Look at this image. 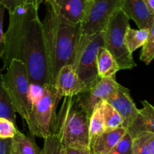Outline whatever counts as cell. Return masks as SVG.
Wrapping results in <instances>:
<instances>
[{
	"instance_id": "cell-23",
	"label": "cell",
	"mask_w": 154,
	"mask_h": 154,
	"mask_svg": "<svg viewBox=\"0 0 154 154\" xmlns=\"http://www.w3.org/2000/svg\"><path fill=\"white\" fill-rule=\"evenodd\" d=\"M140 54V60L149 65L154 57V24L149 29V35L147 41L143 45Z\"/></svg>"
},
{
	"instance_id": "cell-27",
	"label": "cell",
	"mask_w": 154,
	"mask_h": 154,
	"mask_svg": "<svg viewBox=\"0 0 154 154\" xmlns=\"http://www.w3.org/2000/svg\"><path fill=\"white\" fill-rule=\"evenodd\" d=\"M45 0H0V5L8 11V13L13 11L17 6L23 4H35L38 6H40Z\"/></svg>"
},
{
	"instance_id": "cell-3",
	"label": "cell",
	"mask_w": 154,
	"mask_h": 154,
	"mask_svg": "<svg viewBox=\"0 0 154 154\" xmlns=\"http://www.w3.org/2000/svg\"><path fill=\"white\" fill-rule=\"evenodd\" d=\"M90 115L80 103L78 95L65 97L57 115V136L65 147L90 149Z\"/></svg>"
},
{
	"instance_id": "cell-10",
	"label": "cell",
	"mask_w": 154,
	"mask_h": 154,
	"mask_svg": "<svg viewBox=\"0 0 154 154\" xmlns=\"http://www.w3.org/2000/svg\"><path fill=\"white\" fill-rule=\"evenodd\" d=\"M121 116L122 127L127 129L138 115V109L130 95L129 88L120 85L118 88L106 100Z\"/></svg>"
},
{
	"instance_id": "cell-2",
	"label": "cell",
	"mask_w": 154,
	"mask_h": 154,
	"mask_svg": "<svg viewBox=\"0 0 154 154\" xmlns=\"http://www.w3.org/2000/svg\"><path fill=\"white\" fill-rule=\"evenodd\" d=\"M42 21L49 60L51 84L54 85L62 66L72 64L81 36L80 24L69 22L58 14L48 2Z\"/></svg>"
},
{
	"instance_id": "cell-11",
	"label": "cell",
	"mask_w": 154,
	"mask_h": 154,
	"mask_svg": "<svg viewBox=\"0 0 154 154\" xmlns=\"http://www.w3.org/2000/svg\"><path fill=\"white\" fill-rule=\"evenodd\" d=\"M54 86L63 98L78 95L87 90L71 64L62 66L58 71Z\"/></svg>"
},
{
	"instance_id": "cell-18",
	"label": "cell",
	"mask_w": 154,
	"mask_h": 154,
	"mask_svg": "<svg viewBox=\"0 0 154 154\" xmlns=\"http://www.w3.org/2000/svg\"><path fill=\"white\" fill-rule=\"evenodd\" d=\"M132 154H154V133L142 132L132 138Z\"/></svg>"
},
{
	"instance_id": "cell-17",
	"label": "cell",
	"mask_w": 154,
	"mask_h": 154,
	"mask_svg": "<svg viewBox=\"0 0 154 154\" xmlns=\"http://www.w3.org/2000/svg\"><path fill=\"white\" fill-rule=\"evenodd\" d=\"M12 154H43L33 136H27L17 130L11 138Z\"/></svg>"
},
{
	"instance_id": "cell-14",
	"label": "cell",
	"mask_w": 154,
	"mask_h": 154,
	"mask_svg": "<svg viewBox=\"0 0 154 154\" xmlns=\"http://www.w3.org/2000/svg\"><path fill=\"white\" fill-rule=\"evenodd\" d=\"M143 107L138 110V115L126 132L132 138L142 132L154 133V107L146 100L141 101Z\"/></svg>"
},
{
	"instance_id": "cell-30",
	"label": "cell",
	"mask_w": 154,
	"mask_h": 154,
	"mask_svg": "<svg viewBox=\"0 0 154 154\" xmlns=\"http://www.w3.org/2000/svg\"><path fill=\"white\" fill-rule=\"evenodd\" d=\"M64 154H93L90 149H79V148L65 147Z\"/></svg>"
},
{
	"instance_id": "cell-29",
	"label": "cell",
	"mask_w": 154,
	"mask_h": 154,
	"mask_svg": "<svg viewBox=\"0 0 154 154\" xmlns=\"http://www.w3.org/2000/svg\"><path fill=\"white\" fill-rule=\"evenodd\" d=\"M0 154H12L11 153V138H0Z\"/></svg>"
},
{
	"instance_id": "cell-24",
	"label": "cell",
	"mask_w": 154,
	"mask_h": 154,
	"mask_svg": "<svg viewBox=\"0 0 154 154\" xmlns=\"http://www.w3.org/2000/svg\"><path fill=\"white\" fill-rule=\"evenodd\" d=\"M43 154H64L65 146L56 135H51L44 139Z\"/></svg>"
},
{
	"instance_id": "cell-13",
	"label": "cell",
	"mask_w": 154,
	"mask_h": 154,
	"mask_svg": "<svg viewBox=\"0 0 154 154\" xmlns=\"http://www.w3.org/2000/svg\"><path fill=\"white\" fill-rule=\"evenodd\" d=\"M62 18L72 24L81 22L88 2L87 0H45Z\"/></svg>"
},
{
	"instance_id": "cell-22",
	"label": "cell",
	"mask_w": 154,
	"mask_h": 154,
	"mask_svg": "<svg viewBox=\"0 0 154 154\" xmlns=\"http://www.w3.org/2000/svg\"><path fill=\"white\" fill-rule=\"evenodd\" d=\"M102 108L105 131L114 130L122 127L123 120L121 116L112 106L103 101L102 102Z\"/></svg>"
},
{
	"instance_id": "cell-31",
	"label": "cell",
	"mask_w": 154,
	"mask_h": 154,
	"mask_svg": "<svg viewBox=\"0 0 154 154\" xmlns=\"http://www.w3.org/2000/svg\"><path fill=\"white\" fill-rule=\"evenodd\" d=\"M150 11L154 14V0H144Z\"/></svg>"
},
{
	"instance_id": "cell-16",
	"label": "cell",
	"mask_w": 154,
	"mask_h": 154,
	"mask_svg": "<svg viewBox=\"0 0 154 154\" xmlns=\"http://www.w3.org/2000/svg\"><path fill=\"white\" fill-rule=\"evenodd\" d=\"M96 59L97 73L99 78L116 80V74L120 68L114 57L104 46L101 47L98 51Z\"/></svg>"
},
{
	"instance_id": "cell-4",
	"label": "cell",
	"mask_w": 154,
	"mask_h": 154,
	"mask_svg": "<svg viewBox=\"0 0 154 154\" xmlns=\"http://www.w3.org/2000/svg\"><path fill=\"white\" fill-rule=\"evenodd\" d=\"M41 89L26 122L31 135L45 139L55 134L57 106L63 97L53 84L45 85Z\"/></svg>"
},
{
	"instance_id": "cell-8",
	"label": "cell",
	"mask_w": 154,
	"mask_h": 154,
	"mask_svg": "<svg viewBox=\"0 0 154 154\" xmlns=\"http://www.w3.org/2000/svg\"><path fill=\"white\" fill-rule=\"evenodd\" d=\"M122 2L123 0H90L80 23L81 34L90 36L103 32L110 18L120 9Z\"/></svg>"
},
{
	"instance_id": "cell-6",
	"label": "cell",
	"mask_w": 154,
	"mask_h": 154,
	"mask_svg": "<svg viewBox=\"0 0 154 154\" xmlns=\"http://www.w3.org/2000/svg\"><path fill=\"white\" fill-rule=\"evenodd\" d=\"M102 46L103 32L90 36L81 34L72 66L87 90L100 79L97 73L96 58L98 51Z\"/></svg>"
},
{
	"instance_id": "cell-32",
	"label": "cell",
	"mask_w": 154,
	"mask_h": 154,
	"mask_svg": "<svg viewBox=\"0 0 154 154\" xmlns=\"http://www.w3.org/2000/svg\"><path fill=\"white\" fill-rule=\"evenodd\" d=\"M87 1H90V0H87Z\"/></svg>"
},
{
	"instance_id": "cell-12",
	"label": "cell",
	"mask_w": 154,
	"mask_h": 154,
	"mask_svg": "<svg viewBox=\"0 0 154 154\" xmlns=\"http://www.w3.org/2000/svg\"><path fill=\"white\" fill-rule=\"evenodd\" d=\"M120 9L139 29L149 30L154 24V14L150 11L144 0H123Z\"/></svg>"
},
{
	"instance_id": "cell-20",
	"label": "cell",
	"mask_w": 154,
	"mask_h": 154,
	"mask_svg": "<svg viewBox=\"0 0 154 154\" xmlns=\"http://www.w3.org/2000/svg\"><path fill=\"white\" fill-rule=\"evenodd\" d=\"M102 102L98 104L92 112L89 121V138H90V146L92 140L102 134L105 131L104 123L103 114H102Z\"/></svg>"
},
{
	"instance_id": "cell-15",
	"label": "cell",
	"mask_w": 154,
	"mask_h": 154,
	"mask_svg": "<svg viewBox=\"0 0 154 154\" xmlns=\"http://www.w3.org/2000/svg\"><path fill=\"white\" fill-rule=\"evenodd\" d=\"M126 133V128L119 127L114 130L105 131L95 137L90 143L93 154H108Z\"/></svg>"
},
{
	"instance_id": "cell-19",
	"label": "cell",
	"mask_w": 154,
	"mask_h": 154,
	"mask_svg": "<svg viewBox=\"0 0 154 154\" xmlns=\"http://www.w3.org/2000/svg\"><path fill=\"white\" fill-rule=\"evenodd\" d=\"M149 35L148 29L134 30L128 27L125 33V43L131 53L144 45Z\"/></svg>"
},
{
	"instance_id": "cell-21",
	"label": "cell",
	"mask_w": 154,
	"mask_h": 154,
	"mask_svg": "<svg viewBox=\"0 0 154 154\" xmlns=\"http://www.w3.org/2000/svg\"><path fill=\"white\" fill-rule=\"evenodd\" d=\"M2 69H0V117L5 118L16 125V113L3 86Z\"/></svg>"
},
{
	"instance_id": "cell-28",
	"label": "cell",
	"mask_w": 154,
	"mask_h": 154,
	"mask_svg": "<svg viewBox=\"0 0 154 154\" xmlns=\"http://www.w3.org/2000/svg\"><path fill=\"white\" fill-rule=\"evenodd\" d=\"M5 15V8L0 5V58H2L5 48V33L3 32V19Z\"/></svg>"
},
{
	"instance_id": "cell-25",
	"label": "cell",
	"mask_w": 154,
	"mask_h": 154,
	"mask_svg": "<svg viewBox=\"0 0 154 154\" xmlns=\"http://www.w3.org/2000/svg\"><path fill=\"white\" fill-rule=\"evenodd\" d=\"M132 138L127 132L108 154H132Z\"/></svg>"
},
{
	"instance_id": "cell-9",
	"label": "cell",
	"mask_w": 154,
	"mask_h": 154,
	"mask_svg": "<svg viewBox=\"0 0 154 154\" xmlns=\"http://www.w3.org/2000/svg\"><path fill=\"white\" fill-rule=\"evenodd\" d=\"M117 80L100 79L93 87L78 95L81 105L91 115L93 109L102 101H106L120 86Z\"/></svg>"
},
{
	"instance_id": "cell-26",
	"label": "cell",
	"mask_w": 154,
	"mask_h": 154,
	"mask_svg": "<svg viewBox=\"0 0 154 154\" xmlns=\"http://www.w3.org/2000/svg\"><path fill=\"white\" fill-rule=\"evenodd\" d=\"M17 125L11 121L0 117V138L10 139L12 138L17 131Z\"/></svg>"
},
{
	"instance_id": "cell-1",
	"label": "cell",
	"mask_w": 154,
	"mask_h": 154,
	"mask_svg": "<svg viewBox=\"0 0 154 154\" xmlns=\"http://www.w3.org/2000/svg\"><path fill=\"white\" fill-rule=\"evenodd\" d=\"M39 6L23 4L9 13V24L5 33L3 66L6 69L12 60L23 63L30 84L38 88L51 84L49 60Z\"/></svg>"
},
{
	"instance_id": "cell-5",
	"label": "cell",
	"mask_w": 154,
	"mask_h": 154,
	"mask_svg": "<svg viewBox=\"0 0 154 154\" xmlns=\"http://www.w3.org/2000/svg\"><path fill=\"white\" fill-rule=\"evenodd\" d=\"M3 86L10 98L15 113L26 122L32 107L31 84L25 64L12 60L2 75Z\"/></svg>"
},
{
	"instance_id": "cell-7",
	"label": "cell",
	"mask_w": 154,
	"mask_h": 154,
	"mask_svg": "<svg viewBox=\"0 0 154 154\" xmlns=\"http://www.w3.org/2000/svg\"><path fill=\"white\" fill-rule=\"evenodd\" d=\"M129 27V18L119 9L110 18L103 31L104 47L114 57L120 70L132 69L137 66L132 53L125 43V33Z\"/></svg>"
}]
</instances>
